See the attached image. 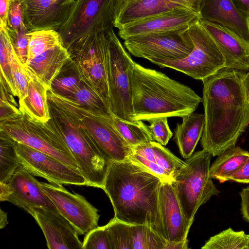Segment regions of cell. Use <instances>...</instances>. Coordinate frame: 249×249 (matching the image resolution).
Listing matches in <instances>:
<instances>
[{
    "instance_id": "1",
    "label": "cell",
    "mask_w": 249,
    "mask_h": 249,
    "mask_svg": "<svg viewBox=\"0 0 249 249\" xmlns=\"http://www.w3.org/2000/svg\"><path fill=\"white\" fill-rule=\"evenodd\" d=\"M203 149L213 157L235 146L249 125V71L224 67L201 80Z\"/></svg>"
},
{
    "instance_id": "2",
    "label": "cell",
    "mask_w": 249,
    "mask_h": 249,
    "mask_svg": "<svg viewBox=\"0 0 249 249\" xmlns=\"http://www.w3.org/2000/svg\"><path fill=\"white\" fill-rule=\"evenodd\" d=\"M162 181L128 159L112 162L103 190L111 202L115 218L131 225H148L164 239L159 209Z\"/></svg>"
},
{
    "instance_id": "3",
    "label": "cell",
    "mask_w": 249,
    "mask_h": 249,
    "mask_svg": "<svg viewBox=\"0 0 249 249\" xmlns=\"http://www.w3.org/2000/svg\"><path fill=\"white\" fill-rule=\"evenodd\" d=\"M132 102L135 121H149L193 113L202 98L188 86L164 73L135 62L131 76Z\"/></svg>"
},
{
    "instance_id": "4",
    "label": "cell",
    "mask_w": 249,
    "mask_h": 249,
    "mask_svg": "<svg viewBox=\"0 0 249 249\" xmlns=\"http://www.w3.org/2000/svg\"><path fill=\"white\" fill-rule=\"evenodd\" d=\"M212 157L203 149L193 154L172 181L189 229L198 208L220 193L210 174Z\"/></svg>"
},
{
    "instance_id": "5",
    "label": "cell",
    "mask_w": 249,
    "mask_h": 249,
    "mask_svg": "<svg viewBox=\"0 0 249 249\" xmlns=\"http://www.w3.org/2000/svg\"><path fill=\"white\" fill-rule=\"evenodd\" d=\"M0 130L5 131L17 142L48 154L79 170L64 139L48 121L42 122L22 112L0 122Z\"/></svg>"
},
{
    "instance_id": "6",
    "label": "cell",
    "mask_w": 249,
    "mask_h": 249,
    "mask_svg": "<svg viewBox=\"0 0 249 249\" xmlns=\"http://www.w3.org/2000/svg\"><path fill=\"white\" fill-rule=\"evenodd\" d=\"M107 72L109 106L113 115L128 122L134 118L131 76L135 62L126 52L113 29L108 32Z\"/></svg>"
},
{
    "instance_id": "7",
    "label": "cell",
    "mask_w": 249,
    "mask_h": 249,
    "mask_svg": "<svg viewBox=\"0 0 249 249\" xmlns=\"http://www.w3.org/2000/svg\"><path fill=\"white\" fill-rule=\"evenodd\" d=\"M117 0H75L57 30L66 48L85 36L107 33L114 27Z\"/></svg>"
},
{
    "instance_id": "8",
    "label": "cell",
    "mask_w": 249,
    "mask_h": 249,
    "mask_svg": "<svg viewBox=\"0 0 249 249\" xmlns=\"http://www.w3.org/2000/svg\"><path fill=\"white\" fill-rule=\"evenodd\" d=\"M188 31L194 47L187 56L178 59H153L150 61L160 67L169 68L200 80L226 67L223 54L200 20L191 26Z\"/></svg>"
},
{
    "instance_id": "9",
    "label": "cell",
    "mask_w": 249,
    "mask_h": 249,
    "mask_svg": "<svg viewBox=\"0 0 249 249\" xmlns=\"http://www.w3.org/2000/svg\"><path fill=\"white\" fill-rule=\"evenodd\" d=\"M107 33L85 36L66 49L82 80L97 92L109 106L107 72L109 44Z\"/></svg>"
},
{
    "instance_id": "10",
    "label": "cell",
    "mask_w": 249,
    "mask_h": 249,
    "mask_svg": "<svg viewBox=\"0 0 249 249\" xmlns=\"http://www.w3.org/2000/svg\"><path fill=\"white\" fill-rule=\"evenodd\" d=\"M64 100L90 135L94 142L112 161H121L129 158L133 147L123 138L116 128L112 115L86 108L75 102L63 97Z\"/></svg>"
},
{
    "instance_id": "11",
    "label": "cell",
    "mask_w": 249,
    "mask_h": 249,
    "mask_svg": "<svg viewBox=\"0 0 249 249\" xmlns=\"http://www.w3.org/2000/svg\"><path fill=\"white\" fill-rule=\"evenodd\" d=\"M188 29L136 36L124 40V44L134 56L149 61L181 59L194 47Z\"/></svg>"
},
{
    "instance_id": "12",
    "label": "cell",
    "mask_w": 249,
    "mask_h": 249,
    "mask_svg": "<svg viewBox=\"0 0 249 249\" xmlns=\"http://www.w3.org/2000/svg\"><path fill=\"white\" fill-rule=\"evenodd\" d=\"M16 148L20 165L34 176L58 185H88L79 170L54 157L18 142Z\"/></svg>"
},
{
    "instance_id": "13",
    "label": "cell",
    "mask_w": 249,
    "mask_h": 249,
    "mask_svg": "<svg viewBox=\"0 0 249 249\" xmlns=\"http://www.w3.org/2000/svg\"><path fill=\"white\" fill-rule=\"evenodd\" d=\"M40 184L59 213L73 226L79 235H86L98 227V210L83 196L69 192L62 185L45 182Z\"/></svg>"
},
{
    "instance_id": "14",
    "label": "cell",
    "mask_w": 249,
    "mask_h": 249,
    "mask_svg": "<svg viewBox=\"0 0 249 249\" xmlns=\"http://www.w3.org/2000/svg\"><path fill=\"white\" fill-rule=\"evenodd\" d=\"M0 200L11 202L29 214L34 207H44L58 213L33 175L21 165L6 183H0Z\"/></svg>"
},
{
    "instance_id": "15",
    "label": "cell",
    "mask_w": 249,
    "mask_h": 249,
    "mask_svg": "<svg viewBox=\"0 0 249 249\" xmlns=\"http://www.w3.org/2000/svg\"><path fill=\"white\" fill-rule=\"evenodd\" d=\"M200 19L198 14L178 8L130 24L119 29L118 34L126 40L141 35L186 30Z\"/></svg>"
},
{
    "instance_id": "16",
    "label": "cell",
    "mask_w": 249,
    "mask_h": 249,
    "mask_svg": "<svg viewBox=\"0 0 249 249\" xmlns=\"http://www.w3.org/2000/svg\"><path fill=\"white\" fill-rule=\"evenodd\" d=\"M23 22L30 32L57 31L65 22L75 0H20Z\"/></svg>"
},
{
    "instance_id": "17",
    "label": "cell",
    "mask_w": 249,
    "mask_h": 249,
    "mask_svg": "<svg viewBox=\"0 0 249 249\" xmlns=\"http://www.w3.org/2000/svg\"><path fill=\"white\" fill-rule=\"evenodd\" d=\"M30 214L42 230L50 249H82L83 243L73 226L60 213L34 207Z\"/></svg>"
},
{
    "instance_id": "18",
    "label": "cell",
    "mask_w": 249,
    "mask_h": 249,
    "mask_svg": "<svg viewBox=\"0 0 249 249\" xmlns=\"http://www.w3.org/2000/svg\"><path fill=\"white\" fill-rule=\"evenodd\" d=\"M128 159L163 181H173L175 174L185 164V161L154 141L134 147Z\"/></svg>"
},
{
    "instance_id": "19",
    "label": "cell",
    "mask_w": 249,
    "mask_h": 249,
    "mask_svg": "<svg viewBox=\"0 0 249 249\" xmlns=\"http://www.w3.org/2000/svg\"><path fill=\"white\" fill-rule=\"evenodd\" d=\"M159 209L164 238L167 242L187 240L189 231L172 181H162Z\"/></svg>"
},
{
    "instance_id": "20",
    "label": "cell",
    "mask_w": 249,
    "mask_h": 249,
    "mask_svg": "<svg viewBox=\"0 0 249 249\" xmlns=\"http://www.w3.org/2000/svg\"><path fill=\"white\" fill-rule=\"evenodd\" d=\"M226 60V67L249 71V42L220 24L200 19Z\"/></svg>"
},
{
    "instance_id": "21",
    "label": "cell",
    "mask_w": 249,
    "mask_h": 249,
    "mask_svg": "<svg viewBox=\"0 0 249 249\" xmlns=\"http://www.w3.org/2000/svg\"><path fill=\"white\" fill-rule=\"evenodd\" d=\"M200 17L228 28L249 42V16L231 0H203Z\"/></svg>"
},
{
    "instance_id": "22",
    "label": "cell",
    "mask_w": 249,
    "mask_h": 249,
    "mask_svg": "<svg viewBox=\"0 0 249 249\" xmlns=\"http://www.w3.org/2000/svg\"><path fill=\"white\" fill-rule=\"evenodd\" d=\"M178 8H186L170 0H117L114 26L120 29L136 21Z\"/></svg>"
},
{
    "instance_id": "23",
    "label": "cell",
    "mask_w": 249,
    "mask_h": 249,
    "mask_svg": "<svg viewBox=\"0 0 249 249\" xmlns=\"http://www.w3.org/2000/svg\"><path fill=\"white\" fill-rule=\"evenodd\" d=\"M70 58L67 49L60 45L29 60L24 67L50 89L53 79Z\"/></svg>"
},
{
    "instance_id": "24",
    "label": "cell",
    "mask_w": 249,
    "mask_h": 249,
    "mask_svg": "<svg viewBox=\"0 0 249 249\" xmlns=\"http://www.w3.org/2000/svg\"><path fill=\"white\" fill-rule=\"evenodd\" d=\"M26 71L29 77L28 92L25 97L19 100V108L22 113L34 119L47 122L51 118L48 101V89L32 72Z\"/></svg>"
},
{
    "instance_id": "25",
    "label": "cell",
    "mask_w": 249,
    "mask_h": 249,
    "mask_svg": "<svg viewBox=\"0 0 249 249\" xmlns=\"http://www.w3.org/2000/svg\"><path fill=\"white\" fill-rule=\"evenodd\" d=\"M175 129L174 139L182 157L187 159L193 154L201 138L204 124V114L192 113L183 117Z\"/></svg>"
},
{
    "instance_id": "26",
    "label": "cell",
    "mask_w": 249,
    "mask_h": 249,
    "mask_svg": "<svg viewBox=\"0 0 249 249\" xmlns=\"http://www.w3.org/2000/svg\"><path fill=\"white\" fill-rule=\"evenodd\" d=\"M249 158V152L234 146L219 155L210 165V174L212 178L220 183L227 181L228 178L238 170Z\"/></svg>"
},
{
    "instance_id": "27",
    "label": "cell",
    "mask_w": 249,
    "mask_h": 249,
    "mask_svg": "<svg viewBox=\"0 0 249 249\" xmlns=\"http://www.w3.org/2000/svg\"><path fill=\"white\" fill-rule=\"evenodd\" d=\"M82 81L76 65L70 58L53 79L50 89L56 94L69 98L75 93Z\"/></svg>"
},
{
    "instance_id": "28",
    "label": "cell",
    "mask_w": 249,
    "mask_h": 249,
    "mask_svg": "<svg viewBox=\"0 0 249 249\" xmlns=\"http://www.w3.org/2000/svg\"><path fill=\"white\" fill-rule=\"evenodd\" d=\"M16 143L7 133L0 130V183H6L20 165Z\"/></svg>"
},
{
    "instance_id": "29",
    "label": "cell",
    "mask_w": 249,
    "mask_h": 249,
    "mask_svg": "<svg viewBox=\"0 0 249 249\" xmlns=\"http://www.w3.org/2000/svg\"><path fill=\"white\" fill-rule=\"evenodd\" d=\"M113 124L121 136L132 147L154 141L148 125L139 120L131 122L112 114Z\"/></svg>"
},
{
    "instance_id": "30",
    "label": "cell",
    "mask_w": 249,
    "mask_h": 249,
    "mask_svg": "<svg viewBox=\"0 0 249 249\" xmlns=\"http://www.w3.org/2000/svg\"><path fill=\"white\" fill-rule=\"evenodd\" d=\"M132 249H165L167 241L148 225H131Z\"/></svg>"
},
{
    "instance_id": "31",
    "label": "cell",
    "mask_w": 249,
    "mask_h": 249,
    "mask_svg": "<svg viewBox=\"0 0 249 249\" xmlns=\"http://www.w3.org/2000/svg\"><path fill=\"white\" fill-rule=\"evenodd\" d=\"M67 98L88 109L109 116L113 114L106 100L83 81L75 93Z\"/></svg>"
},
{
    "instance_id": "32",
    "label": "cell",
    "mask_w": 249,
    "mask_h": 249,
    "mask_svg": "<svg viewBox=\"0 0 249 249\" xmlns=\"http://www.w3.org/2000/svg\"><path fill=\"white\" fill-rule=\"evenodd\" d=\"M248 238L244 231L229 228L211 237L202 249H247Z\"/></svg>"
},
{
    "instance_id": "33",
    "label": "cell",
    "mask_w": 249,
    "mask_h": 249,
    "mask_svg": "<svg viewBox=\"0 0 249 249\" xmlns=\"http://www.w3.org/2000/svg\"><path fill=\"white\" fill-rule=\"evenodd\" d=\"M28 60L52 49L63 45L57 31L44 29L30 32Z\"/></svg>"
},
{
    "instance_id": "34",
    "label": "cell",
    "mask_w": 249,
    "mask_h": 249,
    "mask_svg": "<svg viewBox=\"0 0 249 249\" xmlns=\"http://www.w3.org/2000/svg\"><path fill=\"white\" fill-rule=\"evenodd\" d=\"M8 29L0 27V78L5 81L12 93L15 96L11 70V59L15 51Z\"/></svg>"
},
{
    "instance_id": "35",
    "label": "cell",
    "mask_w": 249,
    "mask_h": 249,
    "mask_svg": "<svg viewBox=\"0 0 249 249\" xmlns=\"http://www.w3.org/2000/svg\"><path fill=\"white\" fill-rule=\"evenodd\" d=\"M131 225L115 217L106 225L112 249H132Z\"/></svg>"
},
{
    "instance_id": "36",
    "label": "cell",
    "mask_w": 249,
    "mask_h": 249,
    "mask_svg": "<svg viewBox=\"0 0 249 249\" xmlns=\"http://www.w3.org/2000/svg\"><path fill=\"white\" fill-rule=\"evenodd\" d=\"M11 70L15 88V95L19 100L23 99L27 94L29 77L26 70L21 63L16 52L11 59Z\"/></svg>"
},
{
    "instance_id": "37",
    "label": "cell",
    "mask_w": 249,
    "mask_h": 249,
    "mask_svg": "<svg viewBox=\"0 0 249 249\" xmlns=\"http://www.w3.org/2000/svg\"><path fill=\"white\" fill-rule=\"evenodd\" d=\"M8 30L16 53L21 63L24 67L28 60L30 32L24 23L22 24L18 33L9 28Z\"/></svg>"
},
{
    "instance_id": "38",
    "label": "cell",
    "mask_w": 249,
    "mask_h": 249,
    "mask_svg": "<svg viewBox=\"0 0 249 249\" xmlns=\"http://www.w3.org/2000/svg\"><path fill=\"white\" fill-rule=\"evenodd\" d=\"M82 243V249H112L106 225L90 231L86 234Z\"/></svg>"
},
{
    "instance_id": "39",
    "label": "cell",
    "mask_w": 249,
    "mask_h": 249,
    "mask_svg": "<svg viewBox=\"0 0 249 249\" xmlns=\"http://www.w3.org/2000/svg\"><path fill=\"white\" fill-rule=\"evenodd\" d=\"M150 131L154 141L166 145L173 136L168 123L167 117H161L148 121Z\"/></svg>"
},
{
    "instance_id": "40",
    "label": "cell",
    "mask_w": 249,
    "mask_h": 249,
    "mask_svg": "<svg viewBox=\"0 0 249 249\" xmlns=\"http://www.w3.org/2000/svg\"><path fill=\"white\" fill-rule=\"evenodd\" d=\"M8 26L18 33L23 22V12L20 0H12L8 14Z\"/></svg>"
},
{
    "instance_id": "41",
    "label": "cell",
    "mask_w": 249,
    "mask_h": 249,
    "mask_svg": "<svg viewBox=\"0 0 249 249\" xmlns=\"http://www.w3.org/2000/svg\"><path fill=\"white\" fill-rule=\"evenodd\" d=\"M16 102H11L3 97L0 98V122H4L21 114Z\"/></svg>"
},
{
    "instance_id": "42",
    "label": "cell",
    "mask_w": 249,
    "mask_h": 249,
    "mask_svg": "<svg viewBox=\"0 0 249 249\" xmlns=\"http://www.w3.org/2000/svg\"><path fill=\"white\" fill-rule=\"evenodd\" d=\"M228 180L249 183V158L238 170L228 178Z\"/></svg>"
},
{
    "instance_id": "43",
    "label": "cell",
    "mask_w": 249,
    "mask_h": 249,
    "mask_svg": "<svg viewBox=\"0 0 249 249\" xmlns=\"http://www.w3.org/2000/svg\"><path fill=\"white\" fill-rule=\"evenodd\" d=\"M241 212L243 219L249 222V186L243 188L240 192Z\"/></svg>"
},
{
    "instance_id": "44",
    "label": "cell",
    "mask_w": 249,
    "mask_h": 249,
    "mask_svg": "<svg viewBox=\"0 0 249 249\" xmlns=\"http://www.w3.org/2000/svg\"><path fill=\"white\" fill-rule=\"evenodd\" d=\"M171 1L189 9L200 15L203 0H170Z\"/></svg>"
},
{
    "instance_id": "45",
    "label": "cell",
    "mask_w": 249,
    "mask_h": 249,
    "mask_svg": "<svg viewBox=\"0 0 249 249\" xmlns=\"http://www.w3.org/2000/svg\"><path fill=\"white\" fill-rule=\"evenodd\" d=\"M12 0H0V27L8 28V14Z\"/></svg>"
},
{
    "instance_id": "46",
    "label": "cell",
    "mask_w": 249,
    "mask_h": 249,
    "mask_svg": "<svg viewBox=\"0 0 249 249\" xmlns=\"http://www.w3.org/2000/svg\"><path fill=\"white\" fill-rule=\"evenodd\" d=\"M240 11L249 16V0H231Z\"/></svg>"
},
{
    "instance_id": "47",
    "label": "cell",
    "mask_w": 249,
    "mask_h": 249,
    "mask_svg": "<svg viewBox=\"0 0 249 249\" xmlns=\"http://www.w3.org/2000/svg\"><path fill=\"white\" fill-rule=\"evenodd\" d=\"M188 240L176 242H167L165 249H188Z\"/></svg>"
},
{
    "instance_id": "48",
    "label": "cell",
    "mask_w": 249,
    "mask_h": 249,
    "mask_svg": "<svg viewBox=\"0 0 249 249\" xmlns=\"http://www.w3.org/2000/svg\"><path fill=\"white\" fill-rule=\"evenodd\" d=\"M7 214L6 213L3 212L1 209H0V229H2L5 227V226L8 224V220L7 218Z\"/></svg>"
},
{
    "instance_id": "49",
    "label": "cell",
    "mask_w": 249,
    "mask_h": 249,
    "mask_svg": "<svg viewBox=\"0 0 249 249\" xmlns=\"http://www.w3.org/2000/svg\"><path fill=\"white\" fill-rule=\"evenodd\" d=\"M248 238V246L247 249H249V234H247Z\"/></svg>"
},
{
    "instance_id": "50",
    "label": "cell",
    "mask_w": 249,
    "mask_h": 249,
    "mask_svg": "<svg viewBox=\"0 0 249 249\" xmlns=\"http://www.w3.org/2000/svg\"><path fill=\"white\" fill-rule=\"evenodd\" d=\"M248 100H249V95H248Z\"/></svg>"
}]
</instances>
